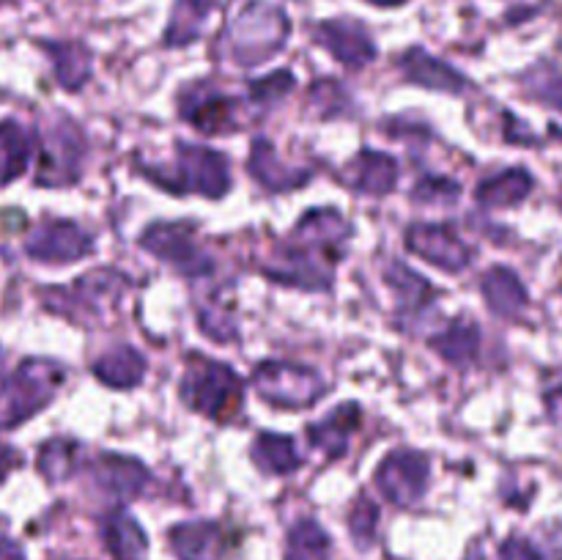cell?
Segmentation results:
<instances>
[{
	"label": "cell",
	"instance_id": "21",
	"mask_svg": "<svg viewBox=\"0 0 562 560\" xmlns=\"http://www.w3.org/2000/svg\"><path fill=\"white\" fill-rule=\"evenodd\" d=\"M483 296L497 316H519L527 307V289L510 269L494 267L483 278Z\"/></svg>",
	"mask_w": 562,
	"mask_h": 560
},
{
	"label": "cell",
	"instance_id": "9",
	"mask_svg": "<svg viewBox=\"0 0 562 560\" xmlns=\"http://www.w3.org/2000/svg\"><path fill=\"white\" fill-rule=\"evenodd\" d=\"M327 261H333V258L291 236L289 245L280 247L272 261L263 264V272L278 283L300 285V289H324V285H329Z\"/></svg>",
	"mask_w": 562,
	"mask_h": 560
},
{
	"label": "cell",
	"instance_id": "29",
	"mask_svg": "<svg viewBox=\"0 0 562 560\" xmlns=\"http://www.w3.org/2000/svg\"><path fill=\"white\" fill-rule=\"evenodd\" d=\"M434 349L453 366H470V362H475L477 349H481V333H477L475 324L456 322L442 335L434 338Z\"/></svg>",
	"mask_w": 562,
	"mask_h": 560
},
{
	"label": "cell",
	"instance_id": "17",
	"mask_svg": "<svg viewBox=\"0 0 562 560\" xmlns=\"http://www.w3.org/2000/svg\"><path fill=\"white\" fill-rule=\"evenodd\" d=\"M346 181L366 195H387L398 181V165L390 154L360 152L346 168Z\"/></svg>",
	"mask_w": 562,
	"mask_h": 560
},
{
	"label": "cell",
	"instance_id": "24",
	"mask_svg": "<svg viewBox=\"0 0 562 560\" xmlns=\"http://www.w3.org/2000/svg\"><path fill=\"white\" fill-rule=\"evenodd\" d=\"M250 173L256 176L267 190H274V192L294 190V187L305 184L307 181V173H302V170H294V168H285L267 141H256V146H252Z\"/></svg>",
	"mask_w": 562,
	"mask_h": 560
},
{
	"label": "cell",
	"instance_id": "19",
	"mask_svg": "<svg viewBox=\"0 0 562 560\" xmlns=\"http://www.w3.org/2000/svg\"><path fill=\"white\" fill-rule=\"evenodd\" d=\"M170 547L179 560H217L223 533L214 522H184L170 530Z\"/></svg>",
	"mask_w": 562,
	"mask_h": 560
},
{
	"label": "cell",
	"instance_id": "13",
	"mask_svg": "<svg viewBox=\"0 0 562 560\" xmlns=\"http://www.w3.org/2000/svg\"><path fill=\"white\" fill-rule=\"evenodd\" d=\"M236 102L220 93L217 88L198 82L181 93V115L198 126L201 132H225L234 124Z\"/></svg>",
	"mask_w": 562,
	"mask_h": 560
},
{
	"label": "cell",
	"instance_id": "8",
	"mask_svg": "<svg viewBox=\"0 0 562 560\" xmlns=\"http://www.w3.org/2000/svg\"><path fill=\"white\" fill-rule=\"evenodd\" d=\"M121 289H124V278L113 269H93V272L82 275L71 289H55L49 291V296H58V305L55 311L66 313V316H99L104 313V307L113 305L119 300Z\"/></svg>",
	"mask_w": 562,
	"mask_h": 560
},
{
	"label": "cell",
	"instance_id": "11",
	"mask_svg": "<svg viewBox=\"0 0 562 560\" xmlns=\"http://www.w3.org/2000/svg\"><path fill=\"white\" fill-rule=\"evenodd\" d=\"M91 236L69 220H47L25 242L27 256L47 264H71L91 253Z\"/></svg>",
	"mask_w": 562,
	"mask_h": 560
},
{
	"label": "cell",
	"instance_id": "20",
	"mask_svg": "<svg viewBox=\"0 0 562 560\" xmlns=\"http://www.w3.org/2000/svg\"><path fill=\"white\" fill-rule=\"evenodd\" d=\"M357 423H360V406L357 404H344L327 415L324 421H318L316 426L307 428V437L316 448H322L324 453L338 459V456L346 453L349 448V439L355 434Z\"/></svg>",
	"mask_w": 562,
	"mask_h": 560
},
{
	"label": "cell",
	"instance_id": "28",
	"mask_svg": "<svg viewBox=\"0 0 562 560\" xmlns=\"http://www.w3.org/2000/svg\"><path fill=\"white\" fill-rule=\"evenodd\" d=\"M47 53L53 58L55 77L64 88L77 91L82 82L91 77V53L77 42H53L47 44Z\"/></svg>",
	"mask_w": 562,
	"mask_h": 560
},
{
	"label": "cell",
	"instance_id": "7",
	"mask_svg": "<svg viewBox=\"0 0 562 560\" xmlns=\"http://www.w3.org/2000/svg\"><path fill=\"white\" fill-rule=\"evenodd\" d=\"M140 245L151 250L154 256L162 258V261L173 264L181 275H190V278H201V275H209L214 269V261L201 250L195 234L181 223L151 225L143 234Z\"/></svg>",
	"mask_w": 562,
	"mask_h": 560
},
{
	"label": "cell",
	"instance_id": "33",
	"mask_svg": "<svg viewBox=\"0 0 562 560\" xmlns=\"http://www.w3.org/2000/svg\"><path fill=\"white\" fill-rule=\"evenodd\" d=\"M387 283L398 291V300L409 307H423L428 296L434 294V289L420 275H415L409 267L398 261H393V267L387 269Z\"/></svg>",
	"mask_w": 562,
	"mask_h": 560
},
{
	"label": "cell",
	"instance_id": "27",
	"mask_svg": "<svg viewBox=\"0 0 562 560\" xmlns=\"http://www.w3.org/2000/svg\"><path fill=\"white\" fill-rule=\"evenodd\" d=\"M252 459L263 472H274V475H289L302 464L294 439L283 437V434H261V437H256Z\"/></svg>",
	"mask_w": 562,
	"mask_h": 560
},
{
	"label": "cell",
	"instance_id": "2",
	"mask_svg": "<svg viewBox=\"0 0 562 560\" xmlns=\"http://www.w3.org/2000/svg\"><path fill=\"white\" fill-rule=\"evenodd\" d=\"M289 38V16L278 5L256 3L245 5L228 27V47L236 64L256 66L272 58Z\"/></svg>",
	"mask_w": 562,
	"mask_h": 560
},
{
	"label": "cell",
	"instance_id": "32",
	"mask_svg": "<svg viewBox=\"0 0 562 560\" xmlns=\"http://www.w3.org/2000/svg\"><path fill=\"white\" fill-rule=\"evenodd\" d=\"M285 560H329V536L311 519H302L289 533Z\"/></svg>",
	"mask_w": 562,
	"mask_h": 560
},
{
	"label": "cell",
	"instance_id": "10",
	"mask_svg": "<svg viewBox=\"0 0 562 560\" xmlns=\"http://www.w3.org/2000/svg\"><path fill=\"white\" fill-rule=\"evenodd\" d=\"M376 483L390 503H417L428 486V459L420 453H409V450L390 453L387 459L379 464Z\"/></svg>",
	"mask_w": 562,
	"mask_h": 560
},
{
	"label": "cell",
	"instance_id": "35",
	"mask_svg": "<svg viewBox=\"0 0 562 560\" xmlns=\"http://www.w3.org/2000/svg\"><path fill=\"white\" fill-rule=\"evenodd\" d=\"M294 88V75L291 71H274V75L256 80L250 86V97L256 104H274Z\"/></svg>",
	"mask_w": 562,
	"mask_h": 560
},
{
	"label": "cell",
	"instance_id": "1",
	"mask_svg": "<svg viewBox=\"0 0 562 560\" xmlns=\"http://www.w3.org/2000/svg\"><path fill=\"white\" fill-rule=\"evenodd\" d=\"M64 368L49 360H25L0 388V432L25 423L53 401L64 384Z\"/></svg>",
	"mask_w": 562,
	"mask_h": 560
},
{
	"label": "cell",
	"instance_id": "26",
	"mask_svg": "<svg viewBox=\"0 0 562 560\" xmlns=\"http://www.w3.org/2000/svg\"><path fill=\"white\" fill-rule=\"evenodd\" d=\"M31 152V135L14 121H3L0 124V187L11 184V181L25 173Z\"/></svg>",
	"mask_w": 562,
	"mask_h": 560
},
{
	"label": "cell",
	"instance_id": "39",
	"mask_svg": "<svg viewBox=\"0 0 562 560\" xmlns=\"http://www.w3.org/2000/svg\"><path fill=\"white\" fill-rule=\"evenodd\" d=\"M499 560H541V555L536 552L530 541H521V538H508L499 549Z\"/></svg>",
	"mask_w": 562,
	"mask_h": 560
},
{
	"label": "cell",
	"instance_id": "18",
	"mask_svg": "<svg viewBox=\"0 0 562 560\" xmlns=\"http://www.w3.org/2000/svg\"><path fill=\"white\" fill-rule=\"evenodd\" d=\"M401 69L409 77L412 82L423 88H431V91H445V93H459L467 88L464 75L448 66L445 60L434 58L426 49H409V53L401 58Z\"/></svg>",
	"mask_w": 562,
	"mask_h": 560
},
{
	"label": "cell",
	"instance_id": "25",
	"mask_svg": "<svg viewBox=\"0 0 562 560\" xmlns=\"http://www.w3.org/2000/svg\"><path fill=\"white\" fill-rule=\"evenodd\" d=\"M532 190V176L525 168H510L505 173L492 176L477 187V203L486 209L514 206V203L525 201Z\"/></svg>",
	"mask_w": 562,
	"mask_h": 560
},
{
	"label": "cell",
	"instance_id": "4",
	"mask_svg": "<svg viewBox=\"0 0 562 560\" xmlns=\"http://www.w3.org/2000/svg\"><path fill=\"white\" fill-rule=\"evenodd\" d=\"M86 157V137L69 119H55L42 132V152H38L36 181L44 187L75 184Z\"/></svg>",
	"mask_w": 562,
	"mask_h": 560
},
{
	"label": "cell",
	"instance_id": "43",
	"mask_svg": "<svg viewBox=\"0 0 562 560\" xmlns=\"http://www.w3.org/2000/svg\"><path fill=\"white\" fill-rule=\"evenodd\" d=\"M3 3H9V0H0V5H3Z\"/></svg>",
	"mask_w": 562,
	"mask_h": 560
},
{
	"label": "cell",
	"instance_id": "16",
	"mask_svg": "<svg viewBox=\"0 0 562 560\" xmlns=\"http://www.w3.org/2000/svg\"><path fill=\"white\" fill-rule=\"evenodd\" d=\"M91 475L99 486L104 489L113 497H135L146 489L148 483V470L137 459L130 456L108 453L99 456L91 464Z\"/></svg>",
	"mask_w": 562,
	"mask_h": 560
},
{
	"label": "cell",
	"instance_id": "37",
	"mask_svg": "<svg viewBox=\"0 0 562 560\" xmlns=\"http://www.w3.org/2000/svg\"><path fill=\"white\" fill-rule=\"evenodd\" d=\"M459 184L450 179H423L420 184L412 190L415 201L420 203H453L459 198Z\"/></svg>",
	"mask_w": 562,
	"mask_h": 560
},
{
	"label": "cell",
	"instance_id": "15",
	"mask_svg": "<svg viewBox=\"0 0 562 560\" xmlns=\"http://www.w3.org/2000/svg\"><path fill=\"white\" fill-rule=\"evenodd\" d=\"M349 223L338 212H333V209H316V212L305 214L300 220V225L294 231V239L313 247V250L324 253V256H329L335 261L340 256V247L349 239Z\"/></svg>",
	"mask_w": 562,
	"mask_h": 560
},
{
	"label": "cell",
	"instance_id": "30",
	"mask_svg": "<svg viewBox=\"0 0 562 560\" xmlns=\"http://www.w3.org/2000/svg\"><path fill=\"white\" fill-rule=\"evenodd\" d=\"M212 9H214V0H176L168 33H165V42L176 44V47L190 44L192 38L201 33L203 22H206V16L212 14Z\"/></svg>",
	"mask_w": 562,
	"mask_h": 560
},
{
	"label": "cell",
	"instance_id": "22",
	"mask_svg": "<svg viewBox=\"0 0 562 560\" xmlns=\"http://www.w3.org/2000/svg\"><path fill=\"white\" fill-rule=\"evenodd\" d=\"M104 547L115 560H143L148 552L146 533L124 511H115L104 522Z\"/></svg>",
	"mask_w": 562,
	"mask_h": 560
},
{
	"label": "cell",
	"instance_id": "36",
	"mask_svg": "<svg viewBox=\"0 0 562 560\" xmlns=\"http://www.w3.org/2000/svg\"><path fill=\"white\" fill-rule=\"evenodd\" d=\"M376 522H379L376 503H371L368 497L357 500L355 511H351V516H349V527L362 547H366V544L373 538V533H376Z\"/></svg>",
	"mask_w": 562,
	"mask_h": 560
},
{
	"label": "cell",
	"instance_id": "34",
	"mask_svg": "<svg viewBox=\"0 0 562 560\" xmlns=\"http://www.w3.org/2000/svg\"><path fill=\"white\" fill-rule=\"evenodd\" d=\"M311 104L318 110V115L329 119V115L344 113L346 104H349V93L335 80H318L311 88Z\"/></svg>",
	"mask_w": 562,
	"mask_h": 560
},
{
	"label": "cell",
	"instance_id": "44",
	"mask_svg": "<svg viewBox=\"0 0 562 560\" xmlns=\"http://www.w3.org/2000/svg\"><path fill=\"white\" fill-rule=\"evenodd\" d=\"M0 360H3V351H0Z\"/></svg>",
	"mask_w": 562,
	"mask_h": 560
},
{
	"label": "cell",
	"instance_id": "3",
	"mask_svg": "<svg viewBox=\"0 0 562 560\" xmlns=\"http://www.w3.org/2000/svg\"><path fill=\"white\" fill-rule=\"evenodd\" d=\"M181 399L195 412L225 421L241 404V379L223 362L195 357L181 379Z\"/></svg>",
	"mask_w": 562,
	"mask_h": 560
},
{
	"label": "cell",
	"instance_id": "42",
	"mask_svg": "<svg viewBox=\"0 0 562 560\" xmlns=\"http://www.w3.org/2000/svg\"><path fill=\"white\" fill-rule=\"evenodd\" d=\"M373 3H376V5H398V3H404V0H373Z\"/></svg>",
	"mask_w": 562,
	"mask_h": 560
},
{
	"label": "cell",
	"instance_id": "41",
	"mask_svg": "<svg viewBox=\"0 0 562 560\" xmlns=\"http://www.w3.org/2000/svg\"><path fill=\"white\" fill-rule=\"evenodd\" d=\"M0 560H25V555H22V549L14 541L3 538L0 541Z\"/></svg>",
	"mask_w": 562,
	"mask_h": 560
},
{
	"label": "cell",
	"instance_id": "40",
	"mask_svg": "<svg viewBox=\"0 0 562 560\" xmlns=\"http://www.w3.org/2000/svg\"><path fill=\"white\" fill-rule=\"evenodd\" d=\"M16 464H20V459H16V450H11L9 445L0 443V478H3L5 472Z\"/></svg>",
	"mask_w": 562,
	"mask_h": 560
},
{
	"label": "cell",
	"instance_id": "5",
	"mask_svg": "<svg viewBox=\"0 0 562 560\" xmlns=\"http://www.w3.org/2000/svg\"><path fill=\"white\" fill-rule=\"evenodd\" d=\"M252 382L263 401L285 406V410H302V406L316 404L327 390V382L316 371L291 366V362H263L256 368Z\"/></svg>",
	"mask_w": 562,
	"mask_h": 560
},
{
	"label": "cell",
	"instance_id": "14",
	"mask_svg": "<svg viewBox=\"0 0 562 560\" xmlns=\"http://www.w3.org/2000/svg\"><path fill=\"white\" fill-rule=\"evenodd\" d=\"M316 36L340 64L351 66V69H360V66H366L368 60H373V55H376L371 36H368L366 27L357 25V22H324V25H318Z\"/></svg>",
	"mask_w": 562,
	"mask_h": 560
},
{
	"label": "cell",
	"instance_id": "23",
	"mask_svg": "<svg viewBox=\"0 0 562 560\" xmlns=\"http://www.w3.org/2000/svg\"><path fill=\"white\" fill-rule=\"evenodd\" d=\"M93 373L108 388L126 390L140 382L143 373H146V360L132 346H119V349H110L108 355H102L93 362Z\"/></svg>",
	"mask_w": 562,
	"mask_h": 560
},
{
	"label": "cell",
	"instance_id": "31",
	"mask_svg": "<svg viewBox=\"0 0 562 560\" xmlns=\"http://www.w3.org/2000/svg\"><path fill=\"white\" fill-rule=\"evenodd\" d=\"M77 464H80V445L75 439H49L38 450V470L44 472L47 481H64L75 472Z\"/></svg>",
	"mask_w": 562,
	"mask_h": 560
},
{
	"label": "cell",
	"instance_id": "6",
	"mask_svg": "<svg viewBox=\"0 0 562 560\" xmlns=\"http://www.w3.org/2000/svg\"><path fill=\"white\" fill-rule=\"evenodd\" d=\"M162 184L176 192L195 190L206 198H220L231 187L228 163H225L223 154L206 146H181L176 173L165 179Z\"/></svg>",
	"mask_w": 562,
	"mask_h": 560
},
{
	"label": "cell",
	"instance_id": "38",
	"mask_svg": "<svg viewBox=\"0 0 562 560\" xmlns=\"http://www.w3.org/2000/svg\"><path fill=\"white\" fill-rule=\"evenodd\" d=\"M530 88L536 91L538 99H547L554 108H562V80L552 69H538L532 71Z\"/></svg>",
	"mask_w": 562,
	"mask_h": 560
},
{
	"label": "cell",
	"instance_id": "12",
	"mask_svg": "<svg viewBox=\"0 0 562 560\" xmlns=\"http://www.w3.org/2000/svg\"><path fill=\"white\" fill-rule=\"evenodd\" d=\"M406 245H409L412 253L426 258L428 264H437L445 272H461L470 264V247L448 225H415L406 234Z\"/></svg>",
	"mask_w": 562,
	"mask_h": 560
}]
</instances>
